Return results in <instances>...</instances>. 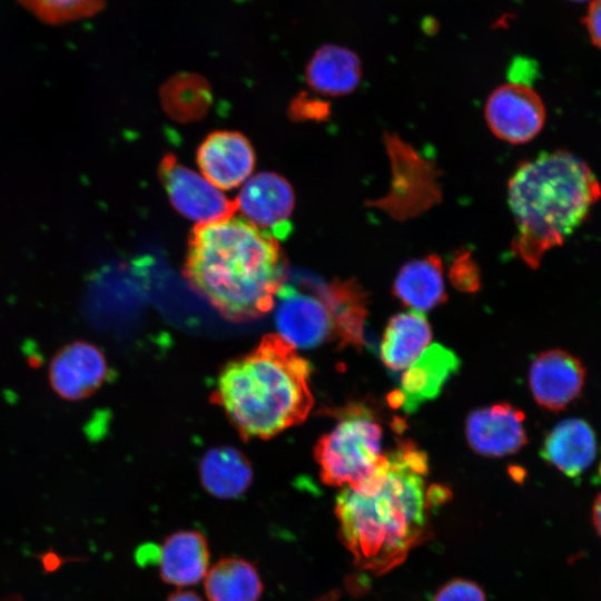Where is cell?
<instances>
[{
  "mask_svg": "<svg viewBox=\"0 0 601 601\" xmlns=\"http://www.w3.org/2000/svg\"><path fill=\"white\" fill-rule=\"evenodd\" d=\"M584 380L581 361L563 349L540 353L529 372L534 400L550 411H561L573 402L580 395Z\"/></svg>",
  "mask_w": 601,
  "mask_h": 601,
  "instance_id": "cell-11",
  "label": "cell"
},
{
  "mask_svg": "<svg viewBox=\"0 0 601 601\" xmlns=\"http://www.w3.org/2000/svg\"><path fill=\"white\" fill-rule=\"evenodd\" d=\"M524 413L510 404H495L474 411L466 422L472 449L487 456H503L526 442Z\"/></svg>",
  "mask_w": 601,
  "mask_h": 601,
  "instance_id": "cell-13",
  "label": "cell"
},
{
  "mask_svg": "<svg viewBox=\"0 0 601 601\" xmlns=\"http://www.w3.org/2000/svg\"><path fill=\"white\" fill-rule=\"evenodd\" d=\"M573 2H583V1H587V0H571Z\"/></svg>",
  "mask_w": 601,
  "mask_h": 601,
  "instance_id": "cell-29",
  "label": "cell"
},
{
  "mask_svg": "<svg viewBox=\"0 0 601 601\" xmlns=\"http://www.w3.org/2000/svg\"><path fill=\"white\" fill-rule=\"evenodd\" d=\"M295 349L279 335H267L219 374L214 402L245 439H269L309 413L312 368Z\"/></svg>",
  "mask_w": 601,
  "mask_h": 601,
  "instance_id": "cell-4",
  "label": "cell"
},
{
  "mask_svg": "<svg viewBox=\"0 0 601 601\" xmlns=\"http://www.w3.org/2000/svg\"><path fill=\"white\" fill-rule=\"evenodd\" d=\"M328 306L334 332L341 343L361 346L364 343L366 296L354 280H336L318 292Z\"/></svg>",
  "mask_w": 601,
  "mask_h": 601,
  "instance_id": "cell-22",
  "label": "cell"
},
{
  "mask_svg": "<svg viewBox=\"0 0 601 601\" xmlns=\"http://www.w3.org/2000/svg\"><path fill=\"white\" fill-rule=\"evenodd\" d=\"M387 471L371 491L344 487L336 499L338 535L358 568L376 574L401 564L427 532V459L411 442L391 453Z\"/></svg>",
  "mask_w": 601,
  "mask_h": 601,
  "instance_id": "cell-2",
  "label": "cell"
},
{
  "mask_svg": "<svg viewBox=\"0 0 601 601\" xmlns=\"http://www.w3.org/2000/svg\"><path fill=\"white\" fill-rule=\"evenodd\" d=\"M276 326L279 336L294 348H311L334 332L332 313L319 296L283 285L277 294Z\"/></svg>",
  "mask_w": 601,
  "mask_h": 601,
  "instance_id": "cell-9",
  "label": "cell"
},
{
  "mask_svg": "<svg viewBox=\"0 0 601 601\" xmlns=\"http://www.w3.org/2000/svg\"><path fill=\"white\" fill-rule=\"evenodd\" d=\"M184 275L224 317L266 314L287 275L278 239L240 217L197 224L188 237Z\"/></svg>",
  "mask_w": 601,
  "mask_h": 601,
  "instance_id": "cell-1",
  "label": "cell"
},
{
  "mask_svg": "<svg viewBox=\"0 0 601 601\" xmlns=\"http://www.w3.org/2000/svg\"><path fill=\"white\" fill-rule=\"evenodd\" d=\"M601 197V186L578 156L543 152L520 165L509 180L508 201L516 223L513 252L536 268L543 255L587 219Z\"/></svg>",
  "mask_w": 601,
  "mask_h": 601,
  "instance_id": "cell-3",
  "label": "cell"
},
{
  "mask_svg": "<svg viewBox=\"0 0 601 601\" xmlns=\"http://www.w3.org/2000/svg\"><path fill=\"white\" fill-rule=\"evenodd\" d=\"M598 475H599V477L601 479V463H600V465H599Z\"/></svg>",
  "mask_w": 601,
  "mask_h": 601,
  "instance_id": "cell-28",
  "label": "cell"
},
{
  "mask_svg": "<svg viewBox=\"0 0 601 601\" xmlns=\"http://www.w3.org/2000/svg\"><path fill=\"white\" fill-rule=\"evenodd\" d=\"M431 327L422 312L410 311L394 316L384 333L381 356L388 368H408L426 349Z\"/></svg>",
  "mask_w": 601,
  "mask_h": 601,
  "instance_id": "cell-19",
  "label": "cell"
},
{
  "mask_svg": "<svg viewBox=\"0 0 601 601\" xmlns=\"http://www.w3.org/2000/svg\"><path fill=\"white\" fill-rule=\"evenodd\" d=\"M159 176L171 205L198 224L231 217L237 210L235 200L228 199L209 180L185 167L171 154L161 159Z\"/></svg>",
  "mask_w": 601,
  "mask_h": 601,
  "instance_id": "cell-6",
  "label": "cell"
},
{
  "mask_svg": "<svg viewBox=\"0 0 601 601\" xmlns=\"http://www.w3.org/2000/svg\"><path fill=\"white\" fill-rule=\"evenodd\" d=\"M205 490L219 499H236L249 487L253 471L248 460L233 447L209 450L199 465Z\"/></svg>",
  "mask_w": 601,
  "mask_h": 601,
  "instance_id": "cell-21",
  "label": "cell"
},
{
  "mask_svg": "<svg viewBox=\"0 0 601 601\" xmlns=\"http://www.w3.org/2000/svg\"><path fill=\"white\" fill-rule=\"evenodd\" d=\"M47 24L58 26L90 18L100 12L106 0H17Z\"/></svg>",
  "mask_w": 601,
  "mask_h": 601,
  "instance_id": "cell-23",
  "label": "cell"
},
{
  "mask_svg": "<svg viewBox=\"0 0 601 601\" xmlns=\"http://www.w3.org/2000/svg\"><path fill=\"white\" fill-rule=\"evenodd\" d=\"M597 442L593 428L581 418H566L545 436L542 457L569 477L582 474L593 462Z\"/></svg>",
  "mask_w": 601,
  "mask_h": 601,
  "instance_id": "cell-16",
  "label": "cell"
},
{
  "mask_svg": "<svg viewBox=\"0 0 601 601\" xmlns=\"http://www.w3.org/2000/svg\"><path fill=\"white\" fill-rule=\"evenodd\" d=\"M361 77L356 53L337 45L318 48L305 70L306 81L314 91L333 97L353 92Z\"/></svg>",
  "mask_w": 601,
  "mask_h": 601,
  "instance_id": "cell-17",
  "label": "cell"
},
{
  "mask_svg": "<svg viewBox=\"0 0 601 601\" xmlns=\"http://www.w3.org/2000/svg\"><path fill=\"white\" fill-rule=\"evenodd\" d=\"M491 131L510 144H524L541 131L545 109L540 96L528 85L510 82L497 87L485 105Z\"/></svg>",
  "mask_w": 601,
  "mask_h": 601,
  "instance_id": "cell-7",
  "label": "cell"
},
{
  "mask_svg": "<svg viewBox=\"0 0 601 601\" xmlns=\"http://www.w3.org/2000/svg\"><path fill=\"white\" fill-rule=\"evenodd\" d=\"M382 427L366 408L348 407L337 424L323 435L315 459L324 483L367 492L384 477L387 455L382 454Z\"/></svg>",
  "mask_w": 601,
  "mask_h": 601,
  "instance_id": "cell-5",
  "label": "cell"
},
{
  "mask_svg": "<svg viewBox=\"0 0 601 601\" xmlns=\"http://www.w3.org/2000/svg\"><path fill=\"white\" fill-rule=\"evenodd\" d=\"M433 601H486L482 588L466 579H454L443 584Z\"/></svg>",
  "mask_w": 601,
  "mask_h": 601,
  "instance_id": "cell-24",
  "label": "cell"
},
{
  "mask_svg": "<svg viewBox=\"0 0 601 601\" xmlns=\"http://www.w3.org/2000/svg\"><path fill=\"white\" fill-rule=\"evenodd\" d=\"M235 201L244 218L276 239H285L292 233L294 191L278 174L265 171L253 176Z\"/></svg>",
  "mask_w": 601,
  "mask_h": 601,
  "instance_id": "cell-8",
  "label": "cell"
},
{
  "mask_svg": "<svg viewBox=\"0 0 601 601\" xmlns=\"http://www.w3.org/2000/svg\"><path fill=\"white\" fill-rule=\"evenodd\" d=\"M166 601H203L201 598L193 591H176L168 595Z\"/></svg>",
  "mask_w": 601,
  "mask_h": 601,
  "instance_id": "cell-26",
  "label": "cell"
},
{
  "mask_svg": "<svg viewBox=\"0 0 601 601\" xmlns=\"http://www.w3.org/2000/svg\"><path fill=\"white\" fill-rule=\"evenodd\" d=\"M583 23L592 43L601 49V0H591Z\"/></svg>",
  "mask_w": 601,
  "mask_h": 601,
  "instance_id": "cell-25",
  "label": "cell"
},
{
  "mask_svg": "<svg viewBox=\"0 0 601 601\" xmlns=\"http://www.w3.org/2000/svg\"><path fill=\"white\" fill-rule=\"evenodd\" d=\"M209 545L197 530H180L165 538L158 548L160 579L177 588L197 584L209 569Z\"/></svg>",
  "mask_w": 601,
  "mask_h": 601,
  "instance_id": "cell-15",
  "label": "cell"
},
{
  "mask_svg": "<svg viewBox=\"0 0 601 601\" xmlns=\"http://www.w3.org/2000/svg\"><path fill=\"white\" fill-rule=\"evenodd\" d=\"M196 159L204 177L224 190L240 185L255 165L250 142L237 131H215L208 135L198 147Z\"/></svg>",
  "mask_w": 601,
  "mask_h": 601,
  "instance_id": "cell-12",
  "label": "cell"
},
{
  "mask_svg": "<svg viewBox=\"0 0 601 601\" xmlns=\"http://www.w3.org/2000/svg\"><path fill=\"white\" fill-rule=\"evenodd\" d=\"M393 294L413 311L425 312L446 298L442 262L430 255L403 265L395 277Z\"/></svg>",
  "mask_w": 601,
  "mask_h": 601,
  "instance_id": "cell-18",
  "label": "cell"
},
{
  "mask_svg": "<svg viewBox=\"0 0 601 601\" xmlns=\"http://www.w3.org/2000/svg\"><path fill=\"white\" fill-rule=\"evenodd\" d=\"M48 376L58 396L79 401L102 385L108 376V364L96 345L75 341L56 352L49 364Z\"/></svg>",
  "mask_w": 601,
  "mask_h": 601,
  "instance_id": "cell-10",
  "label": "cell"
},
{
  "mask_svg": "<svg viewBox=\"0 0 601 601\" xmlns=\"http://www.w3.org/2000/svg\"><path fill=\"white\" fill-rule=\"evenodd\" d=\"M592 523L601 536V493L595 497L592 505Z\"/></svg>",
  "mask_w": 601,
  "mask_h": 601,
  "instance_id": "cell-27",
  "label": "cell"
},
{
  "mask_svg": "<svg viewBox=\"0 0 601 601\" xmlns=\"http://www.w3.org/2000/svg\"><path fill=\"white\" fill-rule=\"evenodd\" d=\"M460 359L451 349L433 344L405 371L401 388L392 393L391 404L412 413L439 395L445 382L457 371Z\"/></svg>",
  "mask_w": 601,
  "mask_h": 601,
  "instance_id": "cell-14",
  "label": "cell"
},
{
  "mask_svg": "<svg viewBox=\"0 0 601 601\" xmlns=\"http://www.w3.org/2000/svg\"><path fill=\"white\" fill-rule=\"evenodd\" d=\"M204 589L208 601H258L264 585L253 563L243 558L226 556L208 569Z\"/></svg>",
  "mask_w": 601,
  "mask_h": 601,
  "instance_id": "cell-20",
  "label": "cell"
}]
</instances>
